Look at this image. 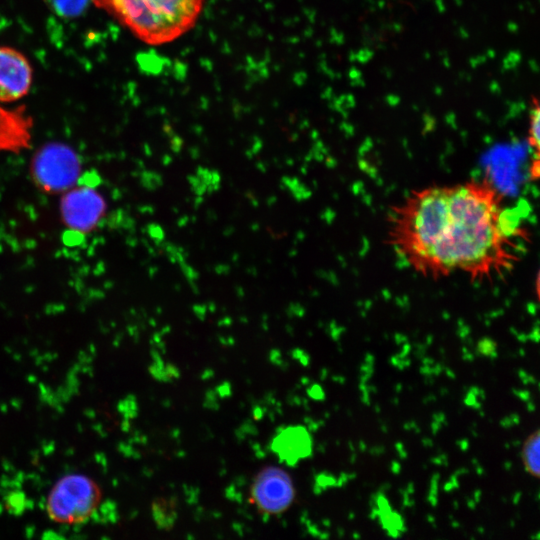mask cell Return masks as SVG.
Listing matches in <instances>:
<instances>
[{"label":"cell","instance_id":"9","mask_svg":"<svg viewBox=\"0 0 540 540\" xmlns=\"http://www.w3.org/2000/svg\"><path fill=\"white\" fill-rule=\"evenodd\" d=\"M0 102V151H14L28 147L31 120L22 110H6Z\"/></svg>","mask_w":540,"mask_h":540},{"label":"cell","instance_id":"13","mask_svg":"<svg viewBox=\"0 0 540 540\" xmlns=\"http://www.w3.org/2000/svg\"><path fill=\"white\" fill-rule=\"evenodd\" d=\"M536 292H537V296H538V298L540 300V271H539L537 279H536Z\"/></svg>","mask_w":540,"mask_h":540},{"label":"cell","instance_id":"8","mask_svg":"<svg viewBox=\"0 0 540 540\" xmlns=\"http://www.w3.org/2000/svg\"><path fill=\"white\" fill-rule=\"evenodd\" d=\"M272 450L281 461L295 465L312 451V439L302 426H290L280 431L272 441Z\"/></svg>","mask_w":540,"mask_h":540},{"label":"cell","instance_id":"4","mask_svg":"<svg viewBox=\"0 0 540 540\" xmlns=\"http://www.w3.org/2000/svg\"><path fill=\"white\" fill-rule=\"evenodd\" d=\"M33 173L43 189L59 192L71 187L78 179L80 162L69 147L53 143L42 148L36 155Z\"/></svg>","mask_w":540,"mask_h":540},{"label":"cell","instance_id":"1","mask_svg":"<svg viewBox=\"0 0 540 540\" xmlns=\"http://www.w3.org/2000/svg\"><path fill=\"white\" fill-rule=\"evenodd\" d=\"M509 214L490 182L431 185L393 206L386 238L398 258L423 277L482 280L518 260V239L525 234Z\"/></svg>","mask_w":540,"mask_h":540},{"label":"cell","instance_id":"3","mask_svg":"<svg viewBox=\"0 0 540 540\" xmlns=\"http://www.w3.org/2000/svg\"><path fill=\"white\" fill-rule=\"evenodd\" d=\"M101 498L100 487L92 478L71 473L53 485L45 508L48 517L58 524H81L95 514Z\"/></svg>","mask_w":540,"mask_h":540},{"label":"cell","instance_id":"11","mask_svg":"<svg viewBox=\"0 0 540 540\" xmlns=\"http://www.w3.org/2000/svg\"><path fill=\"white\" fill-rule=\"evenodd\" d=\"M521 459L526 471L540 478V429L528 436L524 442Z\"/></svg>","mask_w":540,"mask_h":540},{"label":"cell","instance_id":"12","mask_svg":"<svg viewBox=\"0 0 540 540\" xmlns=\"http://www.w3.org/2000/svg\"><path fill=\"white\" fill-rule=\"evenodd\" d=\"M89 0H48L54 12L62 17H75L84 11Z\"/></svg>","mask_w":540,"mask_h":540},{"label":"cell","instance_id":"2","mask_svg":"<svg viewBox=\"0 0 540 540\" xmlns=\"http://www.w3.org/2000/svg\"><path fill=\"white\" fill-rule=\"evenodd\" d=\"M206 0H92L148 45L171 43L197 23Z\"/></svg>","mask_w":540,"mask_h":540},{"label":"cell","instance_id":"10","mask_svg":"<svg viewBox=\"0 0 540 540\" xmlns=\"http://www.w3.org/2000/svg\"><path fill=\"white\" fill-rule=\"evenodd\" d=\"M528 144L531 149L529 173L532 179H540V95L531 101L529 111Z\"/></svg>","mask_w":540,"mask_h":540},{"label":"cell","instance_id":"7","mask_svg":"<svg viewBox=\"0 0 540 540\" xmlns=\"http://www.w3.org/2000/svg\"><path fill=\"white\" fill-rule=\"evenodd\" d=\"M32 67L28 59L18 50L0 47V102L17 101L30 90L32 85Z\"/></svg>","mask_w":540,"mask_h":540},{"label":"cell","instance_id":"6","mask_svg":"<svg viewBox=\"0 0 540 540\" xmlns=\"http://www.w3.org/2000/svg\"><path fill=\"white\" fill-rule=\"evenodd\" d=\"M62 214L65 223L81 232L93 229L105 211L103 197L89 186L71 189L62 199Z\"/></svg>","mask_w":540,"mask_h":540},{"label":"cell","instance_id":"5","mask_svg":"<svg viewBox=\"0 0 540 540\" xmlns=\"http://www.w3.org/2000/svg\"><path fill=\"white\" fill-rule=\"evenodd\" d=\"M251 501L264 515H277L287 510L295 499L293 481L287 471L266 466L254 477Z\"/></svg>","mask_w":540,"mask_h":540}]
</instances>
